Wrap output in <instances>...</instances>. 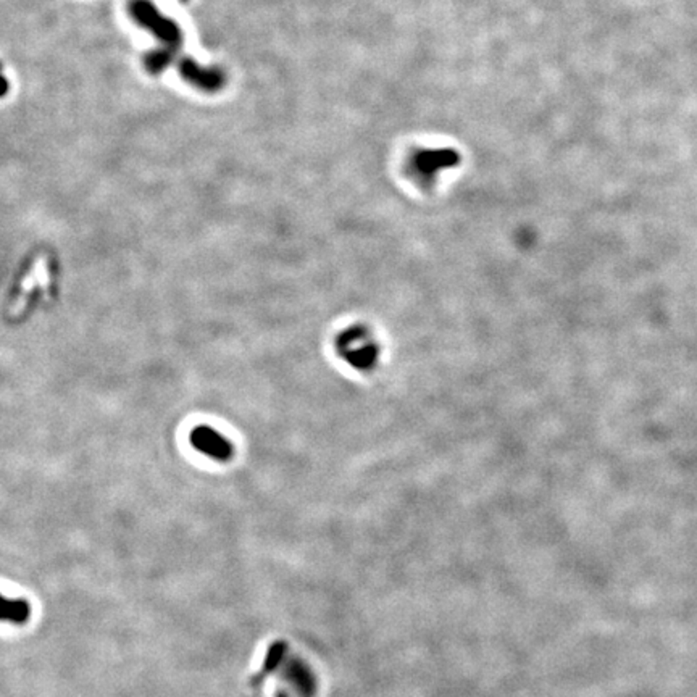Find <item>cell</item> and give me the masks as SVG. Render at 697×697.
<instances>
[{
	"instance_id": "5",
	"label": "cell",
	"mask_w": 697,
	"mask_h": 697,
	"mask_svg": "<svg viewBox=\"0 0 697 697\" xmlns=\"http://www.w3.org/2000/svg\"><path fill=\"white\" fill-rule=\"evenodd\" d=\"M181 71H182V75H185L186 80H189L191 82H194V85L199 86V87L215 89V87L222 86V81H223L222 75H218L217 71L202 70V68H199L191 60L182 62Z\"/></svg>"
},
{
	"instance_id": "1",
	"label": "cell",
	"mask_w": 697,
	"mask_h": 697,
	"mask_svg": "<svg viewBox=\"0 0 697 697\" xmlns=\"http://www.w3.org/2000/svg\"><path fill=\"white\" fill-rule=\"evenodd\" d=\"M338 349L347 364L359 370L373 368L378 361V343L365 328H350L340 334Z\"/></svg>"
},
{
	"instance_id": "2",
	"label": "cell",
	"mask_w": 697,
	"mask_h": 697,
	"mask_svg": "<svg viewBox=\"0 0 697 697\" xmlns=\"http://www.w3.org/2000/svg\"><path fill=\"white\" fill-rule=\"evenodd\" d=\"M131 12L141 24H145V28L154 31L161 41L168 44L180 43V29L176 24L161 17L148 0H136L131 3Z\"/></svg>"
},
{
	"instance_id": "3",
	"label": "cell",
	"mask_w": 697,
	"mask_h": 697,
	"mask_svg": "<svg viewBox=\"0 0 697 697\" xmlns=\"http://www.w3.org/2000/svg\"><path fill=\"white\" fill-rule=\"evenodd\" d=\"M459 164V155L452 150H423L410 161V168L423 182H431L444 168Z\"/></svg>"
},
{
	"instance_id": "4",
	"label": "cell",
	"mask_w": 697,
	"mask_h": 697,
	"mask_svg": "<svg viewBox=\"0 0 697 697\" xmlns=\"http://www.w3.org/2000/svg\"><path fill=\"white\" fill-rule=\"evenodd\" d=\"M191 443L203 455L215 460H228L233 454V447L224 436L210 426H199L191 433Z\"/></svg>"
},
{
	"instance_id": "8",
	"label": "cell",
	"mask_w": 697,
	"mask_h": 697,
	"mask_svg": "<svg viewBox=\"0 0 697 697\" xmlns=\"http://www.w3.org/2000/svg\"><path fill=\"white\" fill-rule=\"evenodd\" d=\"M285 654H286V644L285 642L271 644L270 649H268V654H266V657H265L264 667H261L260 672L257 673V676L252 680V684L257 686L259 683H261V681H264L270 673H273L275 670L278 668V665L281 663V659L285 657Z\"/></svg>"
},
{
	"instance_id": "7",
	"label": "cell",
	"mask_w": 697,
	"mask_h": 697,
	"mask_svg": "<svg viewBox=\"0 0 697 697\" xmlns=\"http://www.w3.org/2000/svg\"><path fill=\"white\" fill-rule=\"evenodd\" d=\"M31 605L24 599H8L3 596L2 599V620L13 625H23L29 620Z\"/></svg>"
},
{
	"instance_id": "9",
	"label": "cell",
	"mask_w": 697,
	"mask_h": 697,
	"mask_svg": "<svg viewBox=\"0 0 697 697\" xmlns=\"http://www.w3.org/2000/svg\"><path fill=\"white\" fill-rule=\"evenodd\" d=\"M171 54L173 52H170V50H161V52H155V54L149 55L148 57V66L150 68V71L159 73L165 65H168Z\"/></svg>"
},
{
	"instance_id": "6",
	"label": "cell",
	"mask_w": 697,
	"mask_h": 697,
	"mask_svg": "<svg viewBox=\"0 0 697 697\" xmlns=\"http://www.w3.org/2000/svg\"><path fill=\"white\" fill-rule=\"evenodd\" d=\"M287 676L289 680L297 686V689L301 691V694L303 697H312L317 691V681L315 676L308 670L302 662H292L287 668Z\"/></svg>"
}]
</instances>
